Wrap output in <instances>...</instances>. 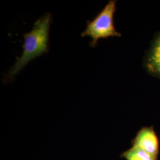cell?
Listing matches in <instances>:
<instances>
[{
    "label": "cell",
    "instance_id": "obj_5",
    "mask_svg": "<svg viewBox=\"0 0 160 160\" xmlns=\"http://www.w3.org/2000/svg\"><path fill=\"white\" fill-rule=\"evenodd\" d=\"M122 157L126 160H158V158L135 147L125 151Z\"/></svg>",
    "mask_w": 160,
    "mask_h": 160
},
{
    "label": "cell",
    "instance_id": "obj_3",
    "mask_svg": "<svg viewBox=\"0 0 160 160\" xmlns=\"http://www.w3.org/2000/svg\"><path fill=\"white\" fill-rule=\"evenodd\" d=\"M132 147L141 149L158 158L160 153V140L153 126H144L138 132L132 140Z\"/></svg>",
    "mask_w": 160,
    "mask_h": 160
},
{
    "label": "cell",
    "instance_id": "obj_2",
    "mask_svg": "<svg viewBox=\"0 0 160 160\" xmlns=\"http://www.w3.org/2000/svg\"><path fill=\"white\" fill-rule=\"evenodd\" d=\"M116 9V1L110 0L92 20L87 21L86 29L81 33V36L92 38V42L90 43L91 47L97 46L100 39L122 36L114 28V14Z\"/></svg>",
    "mask_w": 160,
    "mask_h": 160
},
{
    "label": "cell",
    "instance_id": "obj_1",
    "mask_svg": "<svg viewBox=\"0 0 160 160\" xmlns=\"http://www.w3.org/2000/svg\"><path fill=\"white\" fill-rule=\"evenodd\" d=\"M51 20V14L46 13L34 23L30 32L24 34L23 53L9 70L6 77L7 81L18 74L30 61L49 51V32Z\"/></svg>",
    "mask_w": 160,
    "mask_h": 160
},
{
    "label": "cell",
    "instance_id": "obj_4",
    "mask_svg": "<svg viewBox=\"0 0 160 160\" xmlns=\"http://www.w3.org/2000/svg\"><path fill=\"white\" fill-rule=\"evenodd\" d=\"M143 66L149 74L160 80V32L155 35L145 53Z\"/></svg>",
    "mask_w": 160,
    "mask_h": 160
}]
</instances>
